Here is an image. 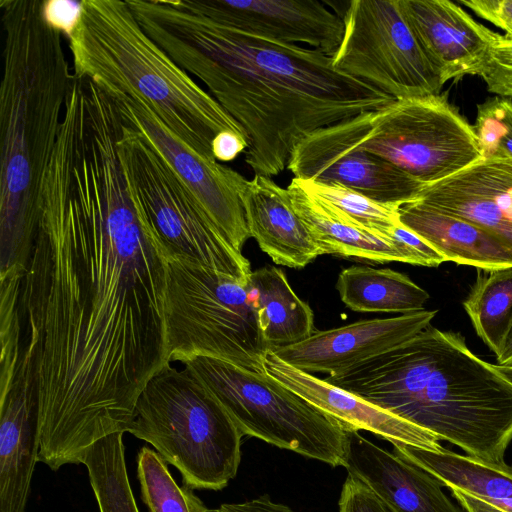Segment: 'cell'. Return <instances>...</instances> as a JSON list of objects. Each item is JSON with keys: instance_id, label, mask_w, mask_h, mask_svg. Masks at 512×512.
<instances>
[{"instance_id": "cell-15", "label": "cell", "mask_w": 512, "mask_h": 512, "mask_svg": "<svg viewBox=\"0 0 512 512\" xmlns=\"http://www.w3.org/2000/svg\"><path fill=\"white\" fill-rule=\"evenodd\" d=\"M436 313L423 309L391 318L360 320L316 331L303 341L271 350L302 371L335 375L409 341L430 325Z\"/></svg>"}, {"instance_id": "cell-30", "label": "cell", "mask_w": 512, "mask_h": 512, "mask_svg": "<svg viewBox=\"0 0 512 512\" xmlns=\"http://www.w3.org/2000/svg\"><path fill=\"white\" fill-rule=\"evenodd\" d=\"M298 179L301 185L313 195L340 209L353 220L380 236L392 241V232L400 224L399 207L401 205L373 200L362 193L339 184Z\"/></svg>"}, {"instance_id": "cell-40", "label": "cell", "mask_w": 512, "mask_h": 512, "mask_svg": "<svg viewBox=\"0 0 512 512\" xmlns=\"http://www.w3.org/2000/svg\"><path fill=\"white\" fill-rule=\"evenodd\" d=\"M215 512H294L285 504L276 503L269 495L263 494L257 498L241 503H223Z\"/></svg>"}, {"instance_id": "cell-20", "label": "cell", "mask_w": 512, "mask_h": 512, "mask_svg": "<svg viewBox=\"0 0 512 512\" xmlns=\"http://www.w3.org/2000/svg\"><path fill=\"white\" fill-rule=\"evenodd\" d=\"M39 447L37 401L19 363L13 384L0 393V512H25Z\"/></svg>"}, {"instance_id": "cell-24", "label": "cell", "mask_w": 512, "mask_h": 512, "mask_svg": "<svg viewBox=\"0 0 512 512\" xmlns=\"http://www.w3.org/2000/svg\"><path fill=\"white\" fill-rule=\"evenodd\" d=\"M248 288L269 349L295 344L314 333L313 312L295 294L282 269L267 265L252 271Z\"/></svg>"}, {"instance_id": "cell-36", "label": "cell", "mask_w": 512, "mask_h": 512, "mask_svg": "<svg viewBox=\"0 0 512 512\" xmlns=\"http://www.w3.org/2000/svg\"><path fill=\"white\" fill-rule=\"evenodd\" d=\"M458 3L505 31L504 37L512 40V0H459Z\"/></svg>"}, {"instance_id": "cell-33", "label": "cell", "mask_w": 512, "mask_h": 512, "mask_svg": "<svg viewBox=\"0 0 512 512\" xmlns=\"http://www.w3.org/2000/svg\"><path fill=\"white\" fill-rule=\"evenodd\" d=\"M488 92L512 98V40L501 35L479 69Z\"/></svg>"}, {"instance_id": "cell-39", "label": "cell", "mask_w": 512, "mask_h": 512, "mask_svg": "<svg viewBox=\"0 0 512 512\" xmlns=\"http://www.w3.org/2000/svg\"><path fill=\"white\" fill-rule=\"evenodd\" d=\"M465 512H512V498L491 499L478 497L457 489H450Z\"/></svg>"}, {"instance_id": "cell-19", "label": "cell", "mask_w": 512, "mask_h": 512, "mask_svg": "<svg viewBox=\"0 0 512 512\" xmlns=\"http://www.w3.org/2000/svg\"><path fill=\"white\" fill-rule=\"evenodd\" d=\"M343 467L396 512H465L451 502L435 477L358 431H348Z\"/></svg>"}, {"instance_id": "cell-25", "label": "cell", "mask_w": 512, "mask_h": 512, "mask_svg": "<svg viewBox=\"0 0 512 512\" xmlns=\"http://www.w3.org/2000/svg\"><path fill=\"white\" fill-rule=\"evenodd\" d=\"M393 452L435 477L442 486L491 499L512 498V467L494 465L442 448L434 451L406 444Z\"/></svg>"}, {"instance_id": "cell-10", "label": "cell", "mask_w": 512, "mask_h": 512, "mask_svg": "<svg viewBox=\"0 0 512 512\" xmlns=\"http://www.w3.org/2000/svg\"><path fill=\"white\" fill-rule=\"evenodd\" d=\"M358 146L425 186L482 158L477 136L447 97L394 100L348 119Z\"/></svg>"}, {"instance_id": "cell-41", "label": "cell", "mask_w": 512, "mask_h": 512, "mask_svg": "<svg viewBox=\"0 0 512 512\" xmlns=\"http://www.w3.org/2000/svg\"><path fill=\"white\" fill-rule=\"evenodd\" d=\"M496 358L498 365L512 367V322L504 339L502 350Z\"/></svg>"}, {"instance_id": "cell-32", "label": "cell", "mask_w": 512, "mask_h": 512, "mask_svg": "<svg viewBox=\"0 0 512 512\" xmlns=\"http://www.w3.org/2000/svg\"><path fill=\"white\" fill-rule=\"evenodd\" d=\"M472 126L483 158L512 159V98L494 96L478 104Z\"/></svg>"}, {"instance_id": "cell-18", "label": "cell", "mask_w": 512, "mask_h": 512, "mask_svg": "<svg viewBox=\"0 0 512 512\" xmlns=\"http://www.w3.org/2000/svg\"><path fill=\"white\" fill-rule=\"evenodd\" d=\"M407 19L443 83L477 75L500 34L449 0H402Z\"/></svg>"}, {"instance_id": "cell-28", "label": "cell", "mask_w": 512, "mask_h": 512, "mask_svg": "<svg viewBox=\"0 0 512 512\" xmlns=\"http://www.w3.org/2000/svg\"><path fill=\"white\" fill-rule=\"evenodd\" d=\"M123 434L116 432L98 440L81 460L100 512H139L128 478Z\"/></svg>"}, {"instance_id": "cell-27", "label": "cell", "mask_w": 512, "mask_h": 512, "mask_svg": "<svg viewBox=\"0 0 512 512\" xmlns=\"http://www.w3.org/2000/svg\"><path fill=\"white\" fill-rule=\"evenodd\" d=\"M477 273L463 306L477 335L497 357L512 322V267Z\"/></svg>"}, {"instance_id": "cell-14", "label": "cell", "mask_w": 512, "mask_h": 512, "mask_svg": "<svg viewBox=\"0 0 512 512\" xmlns=\"http://www.w3.org/2000/svg\"><path fill=\"white\" fill-rule=\"evenodd\" d=\"M217 23L273 41L305 43L328 56L344 34L342 17L315 0H181Z\"/></svg>"}, {"instance_id": "cell-4", "label": "cell", "mask_w": 512, "mask_h": 512, "mask_svg": "<svg viewBox=\"0 0 512 512\" xmlns=\"http://www.w3.org/2000/svg\"><path fill=\"white\" fill-rule=\"evenodd\" d=\"M463 449L504 465L512 383L459 333L428 326L404 344L324 378Z\"/></svg>"}, {"instance_id": "cell-16", "label": "cell", "mask_w": 512, "mask_h": 512, "mask_svg": "<svg viewBox=\"0 0 512 512\" xmlns=\"http://www.w3.org/2000/svg\"><path fill=\"white\" fill-rule=\"evenodd\" d=\"M262 363L266 374L337 420L347 431H368L392 445L406 444L434 451L443 448L434 434L325 379L295 368L271 349L265 353Z\"/></svg>"}, {"instance_id": "cell-13", "label": "cell", "mask_w": 512, "mask_h": 512, "mask_svg": "<svg viewBox=\"0 0 512 512\" xmlns=\"http://www.w3.org/2000/svg\"><path fill=\"white\" fill-rule=\"evenodd\" d=\"M348 119L314 131L295 147L287 166L294 177L339 184L383 203L416 199L426 186L360 148Z\"/></svg>"}, {"instance_id": "cell-11", "label": "cell", "mask_w": 512, "mask_h": 512, "mask_svg": "<svg viewBox=\"0 0 512 512\" xmlns=\"http://www.w3.org/2000/svg\"><path fill=\"white\" fill-rule=\"evenodd\" d=\"M332 56L336 69L395 100L441 94L444 85L405 14L402 0H352Z\"/></svg>"}, {"instance_id": "cell-31", "label": "cell", "mask_w": 512, "mask_h": 512, "mask_svg": "<svg viewBox=\"0 0 512 512\" xmlns=\"http://www.w3.org/2000/svg\"><path fill=\"white\" fill-rule=\"evenodd\" d=\"M21 277L11 275L0 279V393L14 382L22 353V323L19 309Z\"/></svg>"}, {"instance_id": "cell-17", "label": "cell", "mask_w": 512, "mask_h": 512, "mask_svg": "<svg viewBox=\"0 0 512 512\" xmlns=\"http://www.w3.org/2000/svg\"><path fill=\"white\" fill-rule=\"evenodd\" d=\"M414 200L481 227L512 250V159L482 157Z\"/></svg>"}, {"instance_id": "cell-21", "label": "cell", "mask_w": 512, "mask_h": 512, "mask_svg": "<svg viewBox=\"0 0 512 512\" xmlns=\"http://www.w3.org/2000/svg\"><path fill=\"white\" fill-rule=\"evenodd\" d=\"M250 236L278 265L304 268L322 250L293 208L287 188L271 177L256 175L240 189Z\"/></svg>"}, {"instance_id": "cell-8", "label": "cell", "mask_w": 512, "mask_h": 512, "mask_svg": "<svg viewBox=\"0 0 512 512\" xmlns=\"http://www.w3.org/2000/svg\"><path fill=\"white\" fill-rule=\"evenodd\" d=\"M183 363L219 400L243 435L332 467L344 465L348 431L265 372L208 356Z\"/></svg>"}, {"instance_id": "cell-5", "label": "cell", "mask_w": 512, "mask_h": 512, "mask_svg": "<svg viewBox=\"0 0 512 512\" xmlns=\"http://www.w3.org/2000/svg\"><path fill=\"white\" fill-rule=\"evenodd\" d=\"M67 39L76 79L90 80L110 94L138 96L197 152L214 158L211 143L221 131L247 137L208 91L148 37L127 1L82 0Z\"/></svg>"}, {"instance_id": "cell-35", "label": "cell", "mask_w": 512, "mask_h": 512, "mask_svg": "<svg viewBox=\"0 0 512 512\" xmlns=\"http://www.w3.org/2000/svg\"><path fill=\"white\" fill-rule=\"evenodd\" d=\"M392 241L405 254L409 264L438 267L445 258L419 235L401 222L392 232Z\"/></svg>"}, {"instance_id": "cell-9", "label": "cell", "mask_w": 512, "mask_h": 512, "mask_svg": "<svg viewBox=\"0 0 512 512\" xmlns=\"http://www.w3.org/2000/svg\"><path fill=\"white\" fill-rule=\"evenodd\" d=\"M122 118L117 140L119 158L137 214L163 256L185 260L248 284L252 273L249 261L201 212L140 131Z\"/></svg>"}, {"instance_id": "cell-29", "label": "cell", "mask_w": 512, "mask_h": 512, "mask_svg": "<svg viewBox=\"0 0 512 512\" xmlns=\"http://www.w3.org/2000/svg\"><path fill=\"white\" fill-rule=\"evenodd\" d=\"M137 476L141 498L150 512H210L191 488L176 483L166 462L147 446L138 453Z\"/></svg>"}, {"instance_id": "cell-12", "label": "cell", "mask_w": 512, "mask_h": 512, "mask_svg": "<svg viewBox=\"0 0 512 512\" xmlns=\"http://www.w3.org/2000/svg\"><path fill=\"white\" fill-rule=\"evenodd\" d=\"M119 110L175 174L201 212L238 252L250 236L240 189L246 178L184 142L135 95L110 94Z\"/></svg>"}, {"instance_id": "cell-23", "label": "cell", "mask_w": 512, "mask_h": 512, "mask_svg": "<svg viewBox=\"0 0 512 512\" xmlns=\"http://www.w3.org/2000/svg\"><path fill=\"white\" fill-rule=\"evenodd\" d=\"M287 190L293 208L312 233L322 254L376 263H408L407 257L395 243L307 191L298 178L291 180Z\"/></svg>"}, {"instance_id": "cell-37", "label": "cell", "mask_w": 512, "mask_h": 512, "mask_svg": "<svg viewBox=\"0 0 512 512\" xmlns=\"http://www.w3.org/2000/svg\"><path fill=\"white\" fill-rule=\"evenodd\" d=\"M82 11V0H43L45 20L69 37L75 29Z\"/></svg>"}, {"instance_id": "cell-26", "label": "cell", "mask_w": 512, "mask_h": 512, "mask_svg": "<svg viewBox=\"0 0 512 512\" xmlns=\"http://www.w3.org/2000/svg\"><path fill=\"white\" fill-rule=\"evenodd\" d=\"M336 289L341 301L357 312H417L423 310L430 297L407 275L389 268L369 266H351L342 270Z\"/></svg>"}, {"instance_id": "cell-34", "label": "cell", "mask_w": 512, "mask_h": 512, "mask_svg": "<svg viewBox=\"0 0 512 512\" xmlns=\"http://www.w3.org/2000/svg\"><path fill=\"white\" fill-rule=\"evenodd\" d=\"M339 512H396L368 486L348 475L341 490Z\"/></svg>"}, {"instance_id": "cell-38", "label": "cell", "mask_w": 512, "mask_h": 512, "mask_svg": "<svg viewBox=\"0 0 512 512\" xmlns=\"http://www.w3.org/2000/svg\"><path fill=\"white\" fill-rule=\"evenodd\" d=\"M247 148V137L229 130L219 132L211 143L213 156L218 162L232 161Z\"/></svg>"}, {"instance_id": "cell-6", "label": "cell", "mask_w": 512, "mask_h": 512, "mask_svg": "<svg viewBox=\"0 0 512 512\" xmlns=\"http://www.w3.org/2000/svg\"><path fill=\"white\" fill-rule=\"evenodd\" d=\"M126 432L151 444L189 488L222 490L238 472L244 435L187 369L168 363L148 380Z\"/></svg>"}, {"instance_id": "cell-42", "label": "cell", "mask_w": 512, "mask_h": 512, "mask_svg": "<svg viewBox=\"0 0 512 512\" xmlns=\"http://www.w3.org/2000/svg\"><path fill=\"white\" fill-rule=\"evenodd\" d=\"M496 368L512 383V367L495 364Z\"/></svg>"}, {"instance_id": "cell-1", "label": "cell", "mask_w": 512, "mask_h": 512, "mask_svg": "<svg viewBox=\"0 0 512 512\" xmlns=\"http://www.w3.org/2000/svg\"><path fill=\"white\" fill-rule=\"evenodd\" d=\"M117 140L60 131L20 282V362L38 406V462L53 471L126 432L169 363L165 257L137 214Z\"/></svg>"}, {"instance_id": "cell-22", "label": "cell", "mask_w": 512, "mask_h": 512, "mask_svg": "<svg viewBox=\"0 0 512 512\" xmlns=\"http://www.w3.org/2000/svg\"><path fill=\"white\" fill-rule=\"evenodd\" d=\"M400 222L423 238L447 261L481 270L512 267V250L500 239L462 218L418 200L399 207Z\"/></svg>"}, {"instance_id": "cell-2", "label": "cell", "mask_w": 512, "mask_h": 512, "mask_svg": "<svg viewBox=\"0 0 512 512\" xmlns=\"http://www.w3.org/2000/svg\"><path fill=\"white\" fill-rule=\"evenodd\" d=\"M139 25L245 130V162L272 177L314 131L395 99L336 69L332 57L217 23L181 0H126Z\"/></svg>"}, {"instance_id": "cell-3", "label": "cell", "mask_w": 512, "mask_h": 512, "mask_svg": "<svg viewBox=\"0 0 512 512\" xmlns=\"http://www.w3.org/2000/svg\"><path fill=\"white\" fill-rule=\"evenodd\" d=\"M0 278L23 275L40 214L45 173L74 75L63 34L43 0H2Z\"/></svg>"}, {"instance_id": "cell-7", "label": "cell", "mask_w": 512, "mask_h": 512, "mask_svg": "<svg viewBox=\"0 0 512 512\" xmlns=\"http://www.w3.org/2000/svg\"><path fill=\"white\" fill-rule=\"evenodd\" d=\"M164 328L168 362L208 356L265 372L263 341L248 284L165 258Z\"/></svg>"}]
</instances>
